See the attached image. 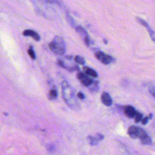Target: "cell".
<instances>
[{
    "mask_svg": "<svg viewBox=\"0 0 155 155\" xmlns=\"http://www.w3.org/2000/svg\"><path fill=\"white\" fill-rule=\"evenodd\" d=\"M62 93L64 101L70 107L73 109H77L79 107V104L72 88L65 81L62 83Z\"/></svg>",
    "mask_w": 155,
    "mask_h": 155,
    "instance_id": "6da1fadb",
    "label": "cell"
},
{
    "mask_svg": "<svg viewBox=\"0 0 155 155\" xmlns=\"http://www.w3.org/2000/svg\"><path fill=\"white\" fill-rule=\"evenodd\" d=\"M50 49L55 54L63 55L66 51V45L62 38L56 36L48 44Z\"/></svg>",
    "mask_w": 155,
    "mask_h": 155,
    "instance_id": "7a4b0ae2",
    "label": "cell"
},
{
    "mask_svg": "<svg viewBox=\"0 0 155 155\" xmlns=\"http://www.w3.org/2000/svg\"><path fill=\"white\" fill-rule=\"evenodd\" d=\"M77 78L84 86L88 88L90 91H97L98 90L99 86L97 82L94 81L92 80V79L88 78L87 74L79 72L77 74Z\"/></svg>",
    "mask_w": 155,
    "mask_h": 155,
    "instance_id": "3957f363",
    "label": "cell"
},
{
    "mask_svg": "<svg viewBox=\"0 0 155 155\" xmlns=\"http://www.w3.org/2000/svg\"><path fill=\"white\" fill-rule=\"evenodd\" d=\"M96 58L104 64H109L110 63L114 62V59L111 56L105 54L101 51H97L94 53Z\"/></svg>",
    "mask_w": 155,
    "mask_h": 155,
    "instance_id": "277c9868",
    "label": "cell"
},
{
    "mask_svg": "<svg viewBox=\"0 0 155 155\" xmlns=\"http://www.w3.org/2000/svg\"><path fill=\"white\" fill-rule=\"evenodd\" d=\"M124 113L128 117L133 118L134 117L137 112L133 107L131 105H127L124 107Z\"/></svg>",
    "mask_w": 155,
    "mask_h": 155,
    "instance_id": "5b68a950",
    "label": "cell"
},
{
    "mask_svg": "<svg viewBox=\"0 0 155 155\" xmlns=\"http://www.w3.org/2000/svg\"><path fill=\"white\" fill-rule=\"evenodd\" d=\"M101 99L103 104H104L106 106L109 107L112 105V103H113L112 99L111 98L110 94L108 93H106V92L103 93L101 95Z\"/></svg>",
    "mask_w": 155,
    "mask_h": 155,
    "instance_id": "8992f818",
    "label": "cell"
},
{
    "mask_svg": "<svg viewBox=\"0 0 155 155\" xmlns=\"http://www.w3.org/2000/svg\"><path fill=\"white\" fill-rule=\"evenodd\" d=\"M139 127H138L131 126L128 128V134L133 139L137 138L138 137V134H139Z\"/></svg>",
    "mask_w": 155,
    "mask_h": 155,
    "instance_id": "52a82bcc",
    "label": "cell"
},
{
    "mask_svg": "<svg viewBox=\"0 0 155 155\" xmlns=\"http://www.w3.org/2000/svg\"><path fill=\"white\" fill-rule=\"evenodd\" d=\"M23 35L25 36H31L35 41H39L40 40L39 35L35 31L31 30H25L23 31Z\"/></svg>",
    "mask_w": 155,
    "mask_h": 155,
    "instance_id": "ba28073f",
    "label": "cell"
},
{
    "mask_svg": "<svg viewBox=\"0 0 155 155\" xmlns=\"http://www.w3.org/2000/svg\"><path fill=\"white\" fill-rule=\"evenodd\" d=\"M83 71L85 74H87L93 78H97V74L96 71L94 70H93L90 67H84L83 68Z\"/></svg>",
    "mask_w": 155,
    "mask_h": 155,
    "instance_id": "9c48e42d",
    "label": "cell"
},
{
    "mask_svg": "<svg viewBox=\"0 0 155 155\" xmlns=\"http://www.w3.org/2000/svg\"><path fill=\"white\" fill-rule=\"evenodd\" d=\"M76 31L82 36V39L85 38L86 36H88L86 30L81 26H78L76 27Z\"/></svg>",
    "mask_w": 155,
    "mask_h": 155,
    "instance_id": "30bf717a",
    "label": "cell"
},
{
    "mask_svg": "<svg viewBox=\"0 0 155 155\" xmlns=\"http://www.w3.org/2000/svg\"><path fill=\"white\" fill-rule=\"evenodd\" d=\"M142 143L144 144V145H151L152 143V142H151V138L148 136V134L145 135V136H143V137H142L141 139H140Z\"/></svg>",
    "mask_w": 155,
    "mask_h": 155,
    "instance_id": "8fae6325",
    "label": "cell"
},
{
    "mask_svg": "<svg viewBox=\"0 0 155 155\" xmlns=\"http://www.w3.org/2000/svg\"><path fill=\"white\" fill-rule=\"evenodd\" d=\"M48 98L50 100H53V99H56L57 97H58V91L56 89H51L50 91H49V93H48Z\"/></svg>",
    "mask_w": 155,
    "mask_h": 155,
    "instance_id": "7c38bea8",
    "label": "cell"
},
{
    "mask_svg": "<svg viewBox=\"0 0 155 155\" xmlns=\"http://www.w3.org/2000/svg\"><path fill=\"white\" fill-rule=\"evenodd\" d=\"M88 140L91 145H96L98 143L97 139L95 137L92 136H88Z\"/></svg>",
    "mask_w": 155,
    "mask_h": 155,
    "instance_id": "4fadbf2b",
    "label": "cell"
},
{
    "mask_svg": "<svg viewBox=\"0 0 155 155\" xmlns=\"http://www.w3.org/2000/svg\"><path fill=\"white\" fill-rule=\"evenodd\" d=\"M74 61H75V62H76V63L79 64H81V65H83V64H84L85 63V59H84L82 57H81V56H75V58H74Z\"/></svg>",
    "mask_w": 155,
    "mask_h": 155,
    "instance_id": "5bb4252c",
    "label": "cell"
},
{
    "mask_svg": "<svg viewBox=\"0 0 155 155\" xmlns=\"http://www.w3.org/2000/svg\"><path fill=\"white\" fill-rule=\"evenodd\" d=\"M27 52H28V55L30 56V58L33 59H36V55H35V53L32 48V46H30V48L28 49L27 50Z\"/></svg>",
    "mask_w": 155,
    "mask_h": 155,
    "instance_id": "9a60e30c",
    "label": "cell"
},
{
    "mask_svg": "<svg viewBox=\"0 0 155 155\" xmlns=\"http://www.w3.org/2000/svg\"><path fill=\"white\" fill-rule=\"evenodd\" d=\"M142 118V114L139 113H136L134 116V119L136 122H139Z\"/></svg>",
    "mask_w": 155,
    "mask_h": 155,
    "instance_id": "2e32d148",
    "label": "cell"
},
{
    "mask_svg": "<svg viewBox=\"0 0 155 155\" xmlns=\"http://www.w3.org/2000/svg\"><path fill=\"white\" fill-rule=\"evenodd\" d=\"M57 62H58V64L60 67H61L62 68H65V69L68 70V67H67V66L65 64V63H64L62 60H61V59H58Z\"/></svg>",
    "mask_w": 155,
    "mask_h": 155,
    "instance_id": "e0dca14e",
    "label": "cell"
},
{
    "mask_svg": "<svg viewBox=\"0 0 155 155\" xmlns=\"http://www.w3.org/2000/svg\"><path fill=\"white\" fill-rule=\"evenodd\" d=\"M95 137L97 139L98 141H99V140H102L104 139V136H103L102 134H100V133H97V134H96Z\"/></svg>",
    "mask_w": 155,
    "mask_h": 155,
    "instance_id": "ac0fdd59",
    "label": "cell"
},
{
    "mask_svg": "<svg viewBox=\"0 0 155 155\" xmlns=\"http://www.w3.org/2000/svg\"><path fill=\"white\" fill-rule=\"evenodd\" d=\"M142 120V125H145L148 123V117H143Z\"/></svg>",
    "mask_w": 155,
    "mask_h": 155,
    "instance_id": "d6986e66",
    "label": "cell"
},
{
    "mask_svg": "<svg viewBox=\"0 0 155 155\" xmlns=\"http://www.w3.org/2000/svg\"><path fill=\"white\" fill-rule=\"evenodd\" d=\"M149 91H150V92L152 94V95L154 97V96H155V95H154V87L153 85L149 87Z\"/></svg>",
    "mask_w": 155,
    "mask_h": 155,
    "instance_id": "ffe728a7",
    "label": "cell"
},
{
    "mask_svg": "<svg viewBox=\"0 0 155 155\" xmlns=\"http://www.w3.org/2000/svg\"><path fill=\"white\" fill-rule=\"evenodd\" d=\"M78 97L81 99H84L85 98V95L84 94V93H82L81 92H79L78 93Z\"/></svg>",
    "mask_w": 155,
    "mask_h": 155,
    "instance_id": "44dd1931",
    "label": "cell"
},
{
    "mask_svg": "<svg viewBox=\"0 0 155 155\" xmlns=\"http://www.w3.org/2000/svg\"><path fill=\"white\" fill-rule=\"evenodd\" d=\"M47 148L48 151H53V150H54V146L53 145H48L47 147Z\"/></svg>",
    "mask_w": 155,
    "mask_h": 155,
    "instance_id": "7402d4cb",
    "label": "cell"
},
{
    "mask_svg": "<svg viewBox=\"0 0 155 155\" xmlns=\"http://www.w3.org/2000/svg\"><path fill=\"white\" fill-rule=\"evenodd\" d=\"M65 58H66V59H70V60H71V59H72V58H73V56H67Z\"/></svg>",
    "mask_w": 155,
    "mask_h": 155,
    "instance_id": "603a6c76",
    "label": "cell"
},
{
    "mask_svg": "<svg viewBox=\"0 0 155 155\" xmlns=\"http://www.w3.org/2000/svg\"><path fill=\"white\" fill-rule=\"evenodd\" d=\"M148 117V119H151L152 117H153V114H152V113H150V114H149V117Z\"/></svg>",
    "mask_w": 155,
    "mask_h": 155,
    "instance_id": "cb8c5ba5",
    "label": "cell"
},
{
    "mask_svg": "<svg viewBox=\"0 0 155 155\" xmlns=\"http://www.w3.org/2000/svg\"><path fill=\"white\" fill-rule=\"evenodd\" d=\"M104 43H105V44H107V40L106 39H104Z\"/></svg>",
    "mask_w": 155,
    "mask_h": 155,
    "instance_id": "d4e9b609",
    "label": "cell"
}]
</instances>
